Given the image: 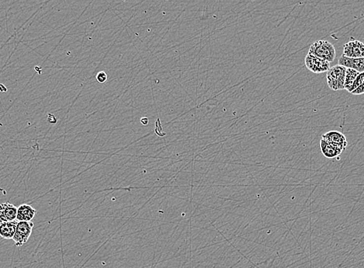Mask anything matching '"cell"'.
I'll return each mask as SVG.
<instances>
[{"label": "cell", "mask_w": 364, "mask_h": 268, "mask_svg": "<svg viewBox=\"0 0 364 268\" xmlns=\"http://www.w3.org/2000/svg\"><path fill=\"white\" fill-rule=\"evenodd\" d=\"M308 54L331 63L335 60L336 51L335 47L330 42L327 40H318L311 45Z\"/></svg>", "instance_id": "1"}, {"label": "cell", "mask_w": 364, "mask_h": 268, "mask_svg": "<svg viewBox=\"0 0 364 268\" xmlns=\"http://www.w3.org/2000/svg\"><path fill=\"white\" fill-rule=\"evenodd\" d=\"M346 70V67L339 64L330 67L327 71V81L328 88L331 90L334 91L344 90Z\"/></svg>", "instance_id": "2"}, {"label": "cell", "mask_w": 364, "mask_h": 268, "mask_svg": "<svg viewBox=\"0 0 364 268\" xmlns=\"http://www.w3.org/2000/svg\"><path fill=\"white\" fill-rule=\"evenodd\" d=\"M34 223L31 222H18L16 227V233L13 236V240L16 247H20L25 244L31 238L34 229Z\"/></svg>", "instance_id": "3"}, {"label": "cell", "mask_w": 364, "mask_h": 268, "mask_svg": "<svg viewBox=\"0 0 364 268\" xmlns=\"http://www.w3.org/2000/svg\"><path fill=\"white\" fill-rule=\"evenodd\" d=\"M305 63L308 70L314 74H319L327 72L330 69V63L324 60L312 56L310 54H307V56L305 57Z\"/></svg>", "instance_id": "4"}, {"label": "cell", "mask_w": 364, "mask_h": 268, "mask_svg": "<svg viewBox=\"0 0 364 268\" xmlns=\"http://www.w3.org/2000/svg\"><path fill=\"white\" fill-rule=\"evenodd\" d=\"M343 55L350 58H364V43L359 40H351L343 47Z\"/></svg>", "instance_id": "5"}, {"label": "cell", "mask_w": 364, "mask_h": 268, "mask_svg": "<svg viewBox=\"0 0 364 268\" xmlns=\"http://www.w3.org/2000/svg\"><path fill=\"white\" fill-rule=\"evenodd\" d=\"M338 64L346 68L353 69L357 70V72L364 73V58H350L342 55L339 58Z\"/></svg>", "instance_id": "6"}, {"label": "cell", "mask_w": 364, "mask_h": 268, "mask_svg": "<svg viewBox=\"0 0 364 268\" xmlns=\"http://www.w3.org/2000/svg\"><path fill=\"white\" fill-rule=\"evenodd\" d=\"M18 207L9 203L0 204V223L16 220Z\"/></svg>", "instance_id": "7"}, {"label": "cell", "mask_w": 364, "mask_h": 268, "mask_svg": "<svg viewBox=\"0 0 364 268\" xmlns=\"http://www.w3.org/2000/svg\"><path fill=\"white\" fill-rule=\"evenodd\" d=\"M322 139L335 146H339L343 151L346 149V146L348 145L345 135L338 131H330V132L323 134Z\"/></svg>", "instance_id": "8"}, {"label": "cell", "mask_w": 364, "mask_h": 268, "mask_svg": "<svg viewBox=\"0 0 364 268\" xmlns=\"http://www.w3.org/2000/svg\"><path fill=\"white\" fill-rule=\"evenodd\" d=\"M320 150L326 158H330V159L337 158L343 151V150L339 146H335L323 139L320 141Z\"/></svg>", "instance_id": "9"}, {"label": "cell", "mask_w": 364, "mask_h": 268, "mask_svg": "<svg viewBox=\"0 0 364 268\" xmlns=\"http://www.w3.org/2000/svg\"><path fill=\"white\" fill-rule=\"evenodd\" d=\"M37 211L29 204H22L17 209L16 220L18 222H31Z\"/></svg>", "instance_id": "10"}, {"label": "cell", "mask_w": 364, "mask_h": 268, "mask_svg": "<svg viewBox=\"0 0 364 268\" xmlns=\"http://www.w3.org/2000/svg\"><path fill=\"white\" fill-rule=\"evenodd\" d=\"M18 224L17 220L0 223V237L5 239H13Z\"/></svg>", "instance_id": "11"}, {"label": "cell", "mask_w": 364, "mask_h": 268, "mask_svg": "<svg viewBox=\"0 0 364 268\" xmlns=\"http://www.w3.org/2000/svg\"><path fill=\"white\" fill-rule=\"evenodd\" d=\"M361 73L357 72V70H353V69L346 68V77H345V90L348 91L349 89L351 88L352 85L355 81L357 76L359 75Z\"/></svg>", "instance_id": "12"}, {"label": "cell", "mask_w": 364, "mask_h": 268, "mask_svg": "<svg viewBox=\"0 0 364 268\" xmlns=\"http://www.w3.org/2000/svg\"><path fill=\"white\" fill-rule=\"evenodd\" d=\"M364 81V73H361L359 75L357 76V78H356L355 81H354V84L352 85L351 88L349 89L348 92L352 93V92L354 91V90H356L357 88H359V87L362 85Z\"/></svg>", "instance_id": "13"}, {"label": "cell", "mask_w": 364, "mask_h": 268, "mask_svg": "<svg viewBox=\"0 0 364 268\" xmlns=\"http://www.w3.org/2000/svg\"><path fill=\"white\" fill-rule=\"evenodd\" d=\"M162 125H161V121H160V119H157L155 124V133L160 137H164V135H166V133L162 132Z\"/></svg>", "instance_id": "14"}, {"label": "cell", "mask_w": 364, "mask_h": 268, "mask_svg": "<svg viewBox=\"0 0 364 268\" xmlns=\"http://www.w3.org/2000/svg\"><path fill=\"white\" fill-rule=\"evenodd\" d=\"M107 78H108V76H107V73L104 72V71H100L96 75V80H97L99 83H105L107 81Z\"/></svg>", "instance_id": "15"}, {"label": "cell", "mask_w": 364, "mask_h": 268, "mask_svg": "<svg viewBox=\"0 0 364 268\" xmlns=\"http://www.w3.org/2000/svg\"><path fill=\"white\" fill-rule=\"evenodd\" d=\"M351 94H354V95H361V94H364V81L362 85L359 88H357L354 91L352 92Z\"/></svg>", "instance_id": "16"}, {"label": "cell", "mask_w": 364, "mask_h": 268, "mask_svg": "<svg viewBox=\"0 0 364 268\" xmlns=\"http://www.w3.org/2000/svg\"><path fill=\"white\" fill-rule=\"evenodd\" d=\"M141 123H142L144 125H146V124H148V122H149V120H148L147 118H142L141 120Z\"/></svg>", "instance_id": "17"}, {"label": "cell", "mask_w": 364, "mask_h": 268, "mask_svg": "<svg viewBox=\"0 0 364 268\" xmlns=\"http://www.w3.org/2000/svg\"><path fill=\"white\" fill-rule=\"evenodd\" d=\"M0 91L5 92L7 91V89L3 85H0Z\"/></svg>", "instance_id": "18"}]
</instances>
